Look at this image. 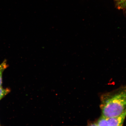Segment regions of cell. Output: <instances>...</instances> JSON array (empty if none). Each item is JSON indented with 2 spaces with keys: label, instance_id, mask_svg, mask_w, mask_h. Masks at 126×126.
<instances>
[{
  "label": "cell",
  "instance_id": "6",
  "mask_svg": "<svg viewBox=\"0 0 126 126\" xmlns=\"http://www.w3.org/2000/svg\"><path fill=\"white\" fill-rule=\"evenodd\" d=\"M115 0L117 1H124V0Z\"/></svg>",
  "mask_w": 126,
  "mask_h": 126
},
{
  "label": "cell",
  "instance_id": "3",
  "mask_svg": "<svg viewBox=\"0 0 126 126\" xmlns=\"http://www.w3.org/2000/svg\"><path fill=\"white\" fill-rule=\"evenodd\" d=\"M8 66L7 61L5 60L1 63L0 64V86H2V76L3 72Z\"/></svg>",
  "mask_w": 126,
  "mask_h": 126
},
{
  "label": "cell",
  "instance_id": "7",
  "mask_svg": "<svg viewBox=\"0 0 126 126\" xmlns=\"http://www.w3.org/2000/svg\"></svg>",
  "mask_w": 126,
  "mask_h": 126
},
{
  "label": "cell",
  "instance_id": "4",
  "mask_svg": "<svg viewBox=\"0 0 126 126\" xmlns=\"http://www.w3.org/2000/svg\"><path fill=\"white\" fill-rule=\"evenodd\" d=\"M10 91V90L9 88L4 89L2 86H0V100L9 93Z\"/></svg>",
  "mask_w": 126,
  "mask_h": 126
},
{
  "label": "cell",
  "instance_id": "5",
  "mask_svg": "<svg viewBox=\"0 0 126 126\" xmlns=\"http://www.w3.org/2000/svg\"><path fill=\"white\" fill-rule=\"evenodd\" d=\"M118 7L120 8L124 9L126 10V0L119 1L118 3Z\"/></svg>",
  "mask_w": 126,
  "mask_h": 126
},
{
  "label": "cell",
  "instance_id": "1",
  "mask_svg": "<svg viewBox=\"0 0 126 126\" xmlns=\"http://www.w3.org/2000/svg\"><path fill=\"white\" fill-rule=\"evenodd\" d=\"M100 98L101 115L117 117L126 112V84L102 94Z\"/></svg>",
  "mask_w": 126,
  "mask_h": 126
},
{
  "label": "cell",
  "instance_id": "2",
  "mask_svg": "<svg viewBox=\"0 0 126 126\" xmlns=\"http://www.w3.org/2000/svg\"><path fill=\"white\" fill-rule=\"evenodd\" d=\"M126 117V112L117 117H107L100 116L96 122H92L93 126H122Z\"/></svg>",
  "mask_w": 126,
  "mask_h": 126
}]
</instances>
